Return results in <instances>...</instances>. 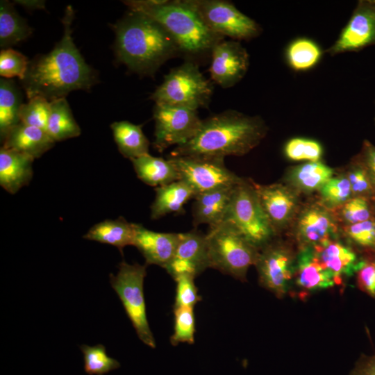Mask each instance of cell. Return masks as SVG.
Segmentation results:
<instances>
[{
	"label": "cell",
	"instance_id": "cell-41",
	"mask_svg": "<svg viewBox=\"0 0 375 375\" xmlns=\"http://www.w3.org/2000/svg\"><path fill=\"white\" fill-rule=\"evenodd\" d=\"M29 61L20 52L11 48L1 49L0 52V75L3 78L18 77L24 78Z\"/></svg>",
	"mask_w": 375,
	"mask_h": 375
},
{
	"label": "cell",
	"instance_id": "cell-23",
	"mask_svg": "<svg viewBox=\"0 0 375 375\" xmlns=\"http://www.w3.org/2000/svg\"><path fill=\"white\" fill-rule=\"evenodd\" d=\"M3 147L28 155L34 159L51 149L55 142L47 131L19 122L2 140Z\"/></svg>",
	"mask_w": 375,
	"mask_h": 375
},
{
	"label": "cell",
	"instance_id": "cell-27",
	"mask_svg": "<svg viewBox=\"0 0 375 375\" xmlns=\"http://www.w3.org/2000/svg\"><path fill=\"white\" fill-rule=\"evenodd\" d=\"M131 162L138 178L150 186L161 187L180 179L176 167L169 158L148 153Z\"/></svg>",
	"mask_w": 375,
	"mask_h": 375
},
{
	"label": "cell",
	"instance_id": "cell-24",
	"mask_svg": "<svg viewBox=\"0 0 375 375\" xmlns=\"http://www.w3.org/2000/svg\"><path fill=\"white\" fill-rule=\"evenodd\" d=\"M333 175L334 170L320 160L306 162L290 169L285 182L299 194H307L319 191Z\"/></svg>",
	"mask_w": 375,
	"mask_h": 375
},
{
	"label": "cell",
	"instance_id": "cell-13",
	"mask_svg": "<svg viewBox=\"0 0 375 375\" xmlns=\"http://www.w3.org/2000/svg\"><path fill=\"white\" fill-rule=\"evenodd\" d=\"M292 224L299 249L319 247L338 238L340 233L335 212L320 202L301 207Z\"/></svg>",
	"mask_w": 375,
	"mask_h": 375
},
{
	"label": "cell",
	"instance_id": "cell-2",
	"mask_svg": "<svg viewBox=\"0 0 375 375\" xmlns=\"http://www.w3.org/2000/svg\"><path fill=\"white\" fill-rule=\"evenodd\" d=\"M267 130L260 116L225 110L202 119L197 133L175 147L169 157L243 156L260 144Z\"/></svg>",
	"mask_w": 375,
	"mask_h": 375
},
{
	"label": "cell",
	"instance_id": "cell-8",
	"mask_svg": "<svg viewBox=\"0 0 375 375\" xmlns=\"http://www.w3.org/2000/svg\"><path fill=\"white\" fill-rule=\"evenodd\" d=\"M147 266L138 263L130 265L122 260L119 264L117 274H110V283L121 300L139 339L155 349L156 341L148 323L144 297Z\"/></svg>",
	"mask_w": 375,
	"mask_h": 375
},
{
	"label": "cell",
	"instance_id": "cell-34",
	"mask_svg": "<svg viewBox=\"0 0 375 375\" xmlns=\"http://www.w3.org/2000/svg\"><path fill=\"white\" fill-rule=\"evenodd\" d=\"M80 349L83 354L84 370L88 375H104L120 367V363L107 355L101 344L93 347L82 344Z\"/></svg>",
	"mask_w": 375,
	"mask_h": 375
},
{
	"label": "cell",
	"instance_id": "cell-47",
	"mask_svg": "<svg viewBox=\"0 0 375 375\" xmlns=\"http://www.w3.org/2000/svg\"><path fill=\"white\" fill-rule=\"evenodd\" d=\"M372 204L374 207V215H375V199L372 200Z\"/></svg>",
	"mask_w": 375,
	"mask_h": 375
},
{
	"label": "cell",
	"instance_id": "cell-26",
	"mask_svg": "<svg viewBox=\"0 0 375 375\" xmlns=\"http://www.w3.org/2000/svg\"><path fill=\"white\" fill-rule=\"evenodd\" d=\"M135 233V224L119 217L94 224L83 235V238L115 246L122 253L124 247L133 245Z\"/></svg>",
	"mask_w": 375,
	"mask_h": 375
},
{
	"label": "cell",
	"instance_id": "cell-33",
	"mask_svg": "<svg viewBox=\"0 0 375 375\" xmlns=\"http://www.w3.org/2000/svg\"><path fill=\"white\" fill-rule=\"evenodd\" d=\"M346 242L361 254H375V218L340 228Z\"/></svg>",
	"mask_w": 375,
	"mask_h": 375
},
{
	"label": "cell",
	"instance_id": "cell-42",
	"mask_svg": "<svg viewBox=\"0 0 375 375\" xmlns=\"http://www.w3.org/2000/svg\"><path fill=\"white\" fill-rule=\"evenodd\" d=\"M174 279L176 283L174 307L194 308L201 300L194 284V278L188 275H181Z\"/></svg>",
	"mask_w": 375,
	"mask_h": 375
},
{
	"label": "cell",
	"instance_id": "cell-9",
	"mask_svg": "<svg viewBox=\"0 0 375 375\" xmlns=\"http://www.w3.org/2000/svg\"><path fill=\"white\" fill-rule=\"evenodd\" d=\"M297 253L276 238L260 249L255 266L260 285L278 298L285 296L293 285Z\"/></svg>",
	"mask_w": 375,
	"mask_h": 375
},
{
	"label": "cell",
	"instance_id": "cell-18",
	"mask_svg": "<svg viewBox=\"0 0 375 375\" xmlns=\"http://www.w3.org/2000/svg\"><path fill=\"white\" fill-rule=\"evenodd\" d=\"M293 285L303 298L336 285L334 277L320 260L313 248L299 249L297 253Z\"/></svg>",
	"mask_w": 375,
	"mask_h": 375
},
{
	"label": "cell",
	"instance_id": "cell-45",
	"mask_svg": "<svg viewBox=\"0 0 375 375\" xmlns=\"http://www.w3.org/2000/svg\"><path fill=\"white\" fill-rule=\"evenodd\" d=\"M349 375H375V354H362Z\"/></svg>",
	"mask_w": 375,
	"mask_h": 375
},
{
	"label": "cell",
	"instance_id": "cell-40",
	"mask_svg": "<svg viewBox=\"0 0 375 375\" xmlns=\"http://www.w3.org/2000/svg\"><path fill=\"white\" fill-rule=\"evenodd\" d=\"M174 331L170 337V342L176 346L179 343L194 342L195 319L194 308L174 307Z\"/></svg>",
	"mask_w": 375,
	"mask_h": 375
},
{
	"label": "cell",
	"instance_id": "cell-38",
	"mask_svg": "<svg viewBox=\"0 0 375 375\" xmlns=\"http://www.w3.org/2000/svg\"><path fill=\"white\" fill-rule=\"evenodd\" d=\"M49 113L50 101L36 96L28 99L26 103H22L19 118L21 123L46 131Z\"/></svg>",
	"mask_w": 375,
	"mask_h": 375
},
{
	"label": "cell",
	"instance_id": "cell-20",
	"mask_svg": "<svg viewBox=\"0 0 375 375\" xmlns=\"http://www.w3.org/2000/svg\"><path fill=\"white\" fill-rule=\"evenodd\" d=\"M320 260L334 277L336 285L355 274L363 254L338 238L315 248Z\"/></svg>",
	"mask_w": 375,
	"mask_h": 375
},
{
	"label": "cell",
	"instance_id": "cell-1",
	"mask_svg": "<svg viewBox=\"0 0 375 375\" xmlns=\"http://www.w3.org/2000/svg\"><path fill=\"white\" fill-rule=\"evenodd\" d=\"M74 17V10L68 6L62 19L64 33L61 40L49 53L29 62L21 81L28 99L40 96L51 101L65 98L74 90H88L95 83L93 70L73 41Z\"/></svg>",
	"mask_w": 375,
	"mask_h": 375
},
{
	"label": "cell",
	"instance_id": "cell-32",
	"mask_svg": "<svg viewBox=\"0 0 375 375\" xmlns=\"http://www.w3.org/2000/svg\"><path fill=\"white\" fill-rule=\"evenodd\" d=\"M323 52L315 41L299 38L292 41L285 51L288 65L294 71H306L313 68L321 60Z\"/></svg>",
	"mask_w": 375,
	"mask_h": 375
},
{
	"label": "cell",
	"instance_id": "cell-25",
	"mask_svg": "<svg viewBox=\"0 0 375 375\" xmlns=\"http://www.w3.org/2000/svg\"><path fill=\"white\" fill-rule=\"evenodd\" d=\"M156 197L151 206V218L158 219L168 214L181 212L184 205L197 195L185 182L178 180L155 188Z\"/></svg>",
	"mask_w": 375,
	"mask_h": 375
},
{
	"label": "cell",
	"instance_id": "cell-30",
	"mask_svg": "<svg viewBox=\"0 0 375 375\" xmlns=\"http://www.w3.org/2000/svg\"><path fill=\"white\" fill-rule=\"evenodd\" d=\"M32 33V28L8 1L0 2V47L8 49Z\"/></svg>",
	"mask_w": 375,
	"mask_h": 375
},
{
	"label": "cell",
	"instance_id": "cell-14",
	"mask_svg": "<svg viewBox=\"0 0 375 375\" xmlns=\"http://www.w3.org/2000/svg\"><path fill=\"white\" fill-rule=\"evenodd\" d=\"M374 44L375 0H361L337 40L326 52L334 56L358 51Z\"/></svg>",
	"mask_w": 375,
	"mask_h": 375
},
{
	"label": "cell",
	"instance_id": "cell-39",
	"mask_svg": "<svg viewBox=\"0 0 375 375\" xmlns=\"http://www.w3.org/2000/svg\"><path fill=\"white\" fill-rule=\"evenodd\" d=\"M284 154L294 161H319L323 155L322 144L314 140L294 138L289 140L283 149Z\"/></svg>",
	"mask_w": 375,
	"mask_h": 375
},
{
	"label": "cell",
	"instance_id": "cell-12",
	"mask_svg": "<svg viewBox=\"0 0 375 375\" xmlns=\"http://www.w3.org/2000/svg\"><path fill=\"white\" fill-rule=\"evenodd\" d=\"M154 148L160 152L190 140L198 131L202 119L197 110L188 108L155 104Z\"/></svg>",
	"mask_w": 375,
	"mask_h": 375
},
{
	"label": "cell",
	"instance_id": "cell-16",
	"mask_svg": "<svg viewBox=\"0 0 375 375\" xmlns=\"http://www.w3.org/2000/svg\"><path fill=\"white\" fill-rule=\"evenodd\" d=\"M210 57V78L223 88L235 85L248 70L249 53L237 40H222L215 46Z\"/></svg>",
	"mask_w": 375,
	"mask_h": 375
},
{
	"label": "cell",
	"instance_id": "cell-36",
	"mask_svg": "<svg viewBox=\"0 0 375 375\" xmlns=\"http://www.w3.org/2000/svg\"><path fill=\"white\" fill-rule=\"evenodd\" d=\"M342 226H349L375 218L372 200L354 197L333 210Z\"/></svg>",
	"mask_w": 375,
	"mask_h": 375
},
{
	"label": "cell",
	"instance_id": "cell-19",
	"mask_svg": "<svg viewBox=\"0 0 375 375\" xmlns=\"http://www.w3.org/2000/svg\"><path fill=\"white\" fill-rule=\"evenodd\" d=\"M180 240V233H158L135 224L133 246L145 259V265L165 269L172 260Z\"/></svg>",
	"mask_w": 375,
	"mask_h": 375
},
{
	"label": "cell",
	"instance_id": "cell-22",
	"mask_svg": "<svg viewBox=\"0 0 375 375\" xmlns=\"http://www.w3.org/2000/svg\"><path fill=\"white\" fill-rule=\"evenodd\" d=\"M32 157L3 147L0 149V185L15 194L28 184L33 176Z\"/></svg>",
	"mask_w": 375,
	"mask_h": 375
},
{
	"label": "cell",
	"instance_id": "cell-10",
	"mask_svg": "<svg viewBox=\"0 0 375 375\" xmlns=\"http://www.w3.org/2000/svg\"><path fill=\"white\" fill-rule=\"evenodd\" d=\"M168 158L176 167L179 180L188 183L197 194L234 186L243 180L226 167L224 158L176 156Z\"/></svg>",
	"mask_w": 375,
	"mask_h": 375
},
{
	"label": "cell",
	"instance_id": "cell-43",
	"mask_svg": "<svg viewBox=\"0 0 375 375\" xmlns=\"http://www.w3.org/2000/svg\"><path fill=\"white\" fill-rule=\"evenodd\" d=\"M355 274L358 288L375 299V254H363Z\"/></svg>",
	"mask_w": 375,
	"mask_h": 375
},
{
	"label": "cell",
	"instance_id": "cell-29",
	"mask_svg": "<svg viewBox=\"0 0 375 375\" xmlns=\"http://www.w3.org/2000/svg\"><path fill=\"white\" fill-rule=\"evenodd\" d=\"M46 131L55 142L80 135L81 128L65 98L50 101Z\"/></svg>",
	"mask_w": 375,
	"mask_h": 375
},
{
	"label": "cell",
	"instance_id": "cell-21",
	"mask_svg": "<svg viewBox=\"0 0 375 375\" xmlns=\"http://www.w3.org/2000/svg\"><path fill=\"white\" fill-rule=\"evenodd\" d=\"M235 185L197 194L192 208L194 226L207 224L210 227H213L222 223Z\"/></svg>",
	"mask_w": 375,
	"mask_h": 375
},
{
	"label": "cell",
	"instance_id": "cell-35",
	"mask_svg": "<svg viewBox=\"0 0 375 375\" xmlns=\"http://www.w3.org/2000/svg\"><path fill=\"white\" fill-rule=\"evenodd\" d=\"M318 192L321 199L319 202L333 210L353 197L351 184L344 174L332 177Z\"/></svg>",
	"mask_w": 375,
	"mask_h": 375
},
{
	"label": "cell",
	"instance_id": "cell-3",
	"mask_svg": "<svg viewBox=\"0 0 375 375\" xmlns=\"http://www.w3.org/2000/svg\"><path fill=\"white\" fill-rule=\"evenodd\" d=\"M118 60L140 75L152 76L180 53L169 33L153 19L129 10L114 26Z\"/></svg>",
	"mask_w": 375,
	"mask_h": 375
},
{
	"label": "cell",
	"instance_id": "cell-5",
	"mask_svg": "<svg viewBox=\"0 0 375 375\" xmlns=\"http://www.w3.org/2000/svg\"><path fill=\"white\" fill-rule=\"evenodd\" d=\"M206 238L209 267L245 281L247 271L255 265L259 251L226 221L210 227Z\"/></svg>",
	"mask_w": 375,
	"mask_h": 375
},
{
	"label": "cell",
	"instance_id": "cell-15",
	"mask_svg": "<svg viewBox=\"0 0 375 375\" xmlns=\"http://www.w3.org/2000/svg\"><path fill=\"white\" fill-rule=\"evenodd\" d=\"M252 183L276 234L292 224L301 207L299 194L286 184L260 185L253 181Z\"/></svg>",
	"mask_w": 375,
	"mask_h": 375
},
{
	"label": "cell",
	"instance_id": "cell-4",
	"mask_svg": "<svg viewBox=\"0 0 375 375\" xmlns=\"http://www.w3.org/2000/svg\"><path fill=\"white\" fill-rule=\"evenodd\" d=\"M129 10L156 20L169 33L180 53L188 60L211 56L215 46L224 38L204 22L190 0H131L124 1Z\"/></svg>",
	"mask_w": 375,
	"mask_h": 375
},
{
	"label": "cell",
	"instance_id": "cell-7",
	"mask_svg": "<svg viewBox=\"0 0 375 375\" xmlns=\"http://www.w3.org/2000/svg\"><path fill=\"white\" fill-rule=\"evenodd\" d=\"M224 221L229 222L258 251L276 238L277 234L265 213L252 181L237 184Z\"/></svg>",
	"mask_w": 375,
	"mask_h": 375
},
{
	"label": "cell",
	"instance_id": "cell-17",
	"mask_svg": "<svg viewBox=\"0 0 375 375\" xmlns=\"http://www.w3.org/2000/svg\"><path fill=\"white\" fill-rule=\"evenodd\" d=\"M209 268L206 234L197 230L180 233L174 256L165 268L174 278L181 275L195 278Z\"/></svg>",
	"mask_w": 375,
	"mask_h": 375
},
{
	"label": "cell",
	"instance_id": "cell-28",
	"mask_svg": "<svg viewBox=\"0 0 375 375\" xmlns=\"http://www.w3.org/2000/svg\"><path fill=\"white\" fill-rule=\"evenodd\" d=\"M110 128L119 151L124 158L131 160L149 153V141L142 125L119 121L113 122Z\"/></svg>",
	"mask_w": 375,
	"mask_h": 375
},
{
	"label": "cell",
	"instance_id": "cell-31",
	"mask_svg": "<svg viewBox=\"0 0 375 375\" xmlns=\"http://www.w3.org/2000/svg\"><path fill=\"white\" fill-rule=\"evenodd\" d=\"M22 93L11 79L0 80V136L2 141L8 131L20 121L19 112L22 105Z\"/></svg>",
	"mask_w": 375,
	"mask_h": 375
},
{
	"label": "cell",
	"instance_id": "cell-44",
	"mask_svg": "<svg viewBox=\"0 0 375 375\" xmlns=\"http://www.w3.org/2000/svg\"><path fill=\"white\" fill-rule=\"evenodd\" d=\"M356 156L366 168L375 186V146L367 140H364L361 150Z\"/></svg>",
	"mask_w": 375,
	"mask_h": 375
},
{
	"label": "cell",
	"instance_id": "cell-6",
	"mask_svg": "<svg viewBox=\"0 0 375 375\" xmlns=\"http://www.w3.org/2000/svg\"><path fill=\"white\" fill-rule=\"evenodd\" d=\"M212 84L197 62L187 60L164 76L162 83L150 96L155 104L180 106L197 110L208 106Z\"/></svg>",
	"mask_w": 375,
	"mask_h": 375
},
{
	"label": "cell",
	"instance_id": "cell-37",
	"mask_svg": "<svg viewBox=\"0 0 375 375\" xmlns=\"http://www.w3.org/2000/svg\"><path fill=\"white\" fill-rule=\"evenodd\" d=\"M344 174L351 184L353 196L375 199V186L363 164L355 156L347 165Z\"/></svg>",
	"mask_w": 375,
	"mask_h": 375
},
{
	"label": "cell",
	"instance_id": "cell-46",
	"mask_svg": "<svg viewBox=\"0 0 375 375\" xmlns=\"http://www.w3.org/2000/svg\"><path fill=\"white\" fill-rule=\"evenodd\" d=\"M18 4L22 6L26 9L33 10V9H44L45 8V1H38V0H19L15 1Z\"/></svg>",
	"mask_w": 375,
	"mask_h": 375
},
{
	"label": "cell",
	"instance_id": "cell-11",
	"mask_svg": "<svg viewBox=\"0 0 375 375\" xmlns=\"http://www.w3.org/2000/svg\"><path fill=\"white\" fill-rule=\"evenodd\" d=\"M206 25L215 33L233 40H249L262 32L260 26L222 0H190Z\"/></svg>",
	"mask_w": 375,
	"mask_h": 375
}]
</instances>
